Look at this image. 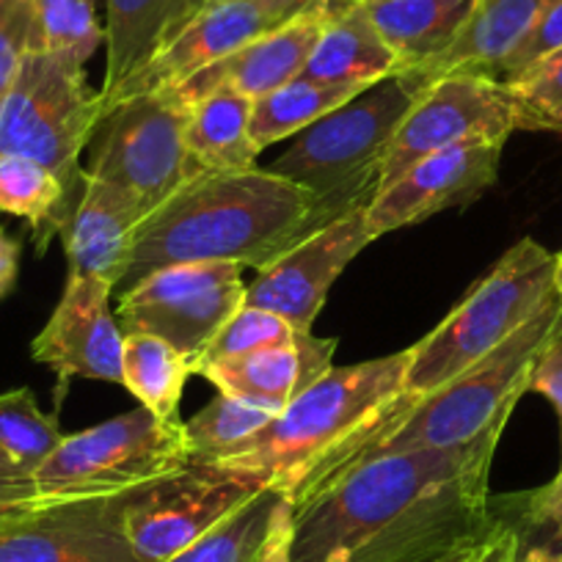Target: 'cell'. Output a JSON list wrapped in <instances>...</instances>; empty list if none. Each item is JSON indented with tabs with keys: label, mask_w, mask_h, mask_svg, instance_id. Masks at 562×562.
Returning <instances> with one entry per match:
<instances>
[{
	"label": "cell",
	"mask_w": 562,
	"mask_h": 562,
	"mask_svg": "<svg viewBox=\"0 0 562 562\" xmlns=\"http://www.w3.org/2000/svg\"><path fill=\"white\" fill-rule=\"evenodd\" d=\"M188 108L171 94H135L116 102L94 130L86 175L119 188L155 213L186 182L202 175L186 144Z\"/></svg>",
	"instance_id": "obj_9"
},
{
	"label": "cell",
	"mask_w": 562,
	"mask_h": 562,
	"mask_svg": "<svg viewBox=\"0 0 562 562\" xmlns=\"http://www.w3.org/2000/svg\"><path fill=\"white\" fill-rule=\"evenodd\" d=\"M502 149L505 144H469L441 149L411 166L400 180L375 193L367 207L372 240L434 218L445 210H461L477 202L499 177Z\"/></svg>",
	"instance_id": "obj_17"
},
{
	"label": "cell",
	"mask_w": 562,
	"mask_h": 562,
	"mask_svg": "<svg viewBox=\"0 0 562 562\" xmlns=\"http://www.w3.org/2000/svg\"><path fill=\"white\" fill-rule=\"evenodd\" d=\"M20 270V243L0 229V299L12 293Z\"/></svg>",
	"instance_id": "obj_41"
},
{
	"label": "cell",
	"mask_w": 562,
	"mask_h": 562,
	"mask_svg": "<svg viewBox=\"0 0 562 562\" xmlns=\"http://www.w3.org/2000/svg\"><path fill=\"white\" fill-rule=\"evenodd\" d=\"M422 91L408 75L378 80L301 130L293 147L276 158L268 171L310 191L328 221L353 207H370L389 144Z\"/></svg>",
	"instance_id": "obj_6"
},
{
	"label": "cell",
	"mask_w": 562,
	"mask_h": 562,
	"mask_svg": "<svg viewBox=\"0 0 562 562\" xmlns=\"http://www.w3.org/2000/svg\"><path fill=\"white\" fill-rule=\"evenodd\" d=\"M557 47H562V0H557L554 7L543 14V20L529 31L527 40L499 64L494 78L502 80V83H510L518 75H524L535 64L543 61Z\"/></svg>",
	"instance_id": "obj_37"
},
{
	"label": "cell",
	"mask_w": 562,
	"mask_h": 562,
	"mask_svg": "<svg viewBox=\"0 0 562 562\" xmlns=\"http://www.w3.org/2000/svg\"><path fill=\"white\" fill-rule=\"evenodd\" d=\"M180 425H166L144 405L80 434L64 436L50 458L36 469L40 496L119 494L155 483L188 467Z\"/></svg>",
	"instance_id": "obj_8"
},
{
	"label": "cell",
	"mask_w": 562,
	"mask_h": 562,
	"mask_svg": "<svg viewBox=\"0 0 562 562\" xmlns=\"http://www.w3.org/2000/svg\"><path fill=\"white\" fill-rule=\"evenodd\" d=\"M262 474L188 463L155 483L138 485L124 510V527L138 562H169L213 532L262 488Z\"/></svg>",
	"instance_id": "obj_11"
},
{
	"label": "cell",
	"mask_w": 562,
	"mask_h": 562,
	"mask_svg": "<svg viewBox=\"0 0 562 562\" xmlns=\"http://www.w3.org/2000/svg\"><path fill=\"white\" fill-rule=\"evenodd\" d=\"M557 0H480L477 12L450 47L434 61L408 69L419 89L452 72H483L494 78L499 64L521 45Z\"/></svg>",
	"instance_id": "obj_21"
},
{
	"label": "cell",
	"mask_w": 562,
	"mask_h": 562,
	"mask_svg": "<svg viewBox=\"0 0 562 562\" xmlns=\"http://www.w3.org/2000/svg\"><path fill=\"white\" fill-rule=\"evenodd\" d=\"M337 339L299 331L290 342L270 345L237 359L213 361L199 370L218 392L248 405L281 414L290 403L331 372Z\"/></svg>",
	"instance_id": "obj_19"
},
{
	"label": "cell",
	"mask_w": 562,
	"mask_h": 562,
	"mask_svg": "<svg viewBox=\"0 0 562 562\" xmlns=\"http://www.w3.org/2000/svg\"><path fill=\"white\" fill-rule=\"evenodd\" d=\"M516 562H562V551H546V549H521Z\"/></svg>",
	"instance_id": "obj_43"
},
{
	"label": "cell",
	"mask_w": 562,
	"mask_h": 562,
	"mask_svg": "<svg viewBox=\"0 0 562 562\" xmlns=\"http://www.w3.org/2000/svg\"><path fill=\"white\" fill-rule=\"evenodd\" d=\"M196 364L153 334H124L122 386L166 425H180V400Z\"/></svg>",
	"instance_id": "obj_26"
},
{
	"label": "cell",
	"mask_w": 562,
	"mask_h": 562,
	"mask_svg": "<svg viewBox=\"0 0 562 562\" xmlns=\"http://www.w3.org/2000/svg\"><path fill=\"white\" fill-rule=\"evenodd\" d=\"M403 72L392 47L381 40L361 0H331L328 18L301 78L370 89Z\"/></svg>",
	"instance_id": "obj_22"
},
{
	"label": "cell",
	"mask_w": 562,
	"mask_h": 562,
	"mask_svg": "<svg viewBox=\"0 0 562 562\" xmlns=\"http://www.w3.org/2000/svg\"><path fill=\"white\" fill-rule=\"evenodd\" d=\"M135 488L40 496L0 518V562H138L124 527Z\"/></svg>",
	"instance_id": "obj_13"
},
{
	"label": "cell",
	"mask_w": 562,
	"mask_h": 562,
	"mask_svg": "<svg viewBox=\"0 0 562 562\" xmlns=\"http://www.w3.org/2000/svg\"><path fill=\"white\" fill-rule=\"evenodd\" d=\"M75 204L78 199L50 169L23 155H0V210L29 221L40 251L61 235Z\"/></svg>",
	"instance_id": "obj_27"
},
{
	"label": "cell",
	"mask_w": 562,
	"mask_h": 562,
	"mask_svg": "<svg viewBox=\"0 0 562 562\" xmlns=\"http://www.w3.org/2000/svg\"><path fill=\"white\" fill-rule=\"evenodd\" d=\"M100 119V91L89 86L83 64L31 50L0 97V155L36 160L80 199V153L94 138Z\"/></svg>",
	"instance_id": "obj_7"
},
{
	"label": "cell",
	"mask_w": 562,
	"mask_h": 562,
	"mask_svg": "<svg viewBox=\"0 0 562 562\" xmlns=\"http://www.w3.org/2000/svg\"><path fill=\"white\" fill-rule=\"evenodd\" d=\"M276 414L248 405L243 400L218 392L213 403L204 405L199 414L182 422L188 458L191 463H218L226 456L246 445L257 430H262Z\"/></svg>",
	"instance_id": "obj_29"
},
{
	"label": "cell",
	"mask_w": 562,
	"mask_h": 562,
	"mask_svg": "<svg viewBox=\"0 0 562 562\" xmlns=\"http://www.w3.org/2000/svg\"><path fill=\"white\" fill-rule=\"evenodd\" d=\"M213 3H221V0H177L175 18H171V25H169V31H166V40H164V45H166V42L171 40V36H177V34H180V31L186 29V25L191 23V20L196 18L199 12H202V9L213 7ZM164 45H160V47H164ZM160 47H158V50H160Z\"/></svg>",
	"instance_id": "obj_42"
},
{
	"label": "cell",
	"mask_w": 562,
	"mask_h": 562,
	"mask_svg": "<svg viewBox=\"0 0 562 562\" xmlns=\"http://www.w3.org/2000/svg\"><path fill=\"white\" fill-rule=\"evenodd\" d=\"M326 224L310 191L268 169L202 171L140 221L113 293H127L171 265L237 262L262 270Z\"/></svg>",
	"instance_id": "obj_2"
},
{
	"label": "cell",
	"mask_w": 562,
	"mask_h": 562,
	"mask_svg": "<svg viewBox=\"0 0 562 562\" xmlns=\"http://www.w3.org/2000/svg\"><path fill=\"white\" fill-rule=\"evenodd\" d=\"M505 428L350 467L293 505V562H447L461 554L494 524L488 477Z\"/></svg>",
	"instance_id": "obj_1"
},
{
	"label": "cell",
	"mask_w": 562,
	"mask_h": 562,
	"mask_svg": "<svg viewBox=\"0 0 562 562\" xmlns=\"http://www.w3.org/2000/svg\"><path fill=\"white\" fill-rule=\"evenodd\" d=\"M507 513H499L516 527L521 549L562 551V488H535L502 499Z\"/></svg>",
	"instance_id": "obj_35"
},
{
	"label": "cell",
	"mask_w": 562,
	"mask_h": 562,
	"mask_svg": "<svg viewBox=\"0 0 562 562\" xmlns=\"http://www.w3.org/2000/svg\"><path fill=\"white\" fill-rule=\"evenodd\" d=\"M554 257L557 254L546 251L532 237L507 248L505 257L463 295L461 304L428 337L408 348L403 392L370 425L434 394L532 321L557 295Z\"/></svg>",
	"instance_id": "obj_4"
},
{
	"label": "cell",
	"mask_w": 562,
	"mask_h": 562,
	"mask_svg": "<svg viewBox=\"0 0 562 562\" xmlns=\"http://www.w3.org/2000/svg\"><path fill=\"white\" fill-rule=\"evenodd\" d=\"M64 434L56 416L42 414L31 389L0 394V450L31 477L56 452Z\"/></svg>",
	"instance_id": "obj_30"
},
{
	"label": "cell",
	"mask_w": 562,
	"mask_h": 562,
	"mask_svg": "<svg viewBox=\"0 0 562 562\" xmlns=\"http://www.w3.org/2000/svg\"><path fill=\"white\" fill-rule=\"evenodd\" d=\"M505 86L516 105L518 130H549L562 135V47Z\"/></svg>",
	"instance_id": "obj_33"
},
{
	"label": "cell",
	"mask_w": 562,
	"mask_h": 562,
	"mask_svg": "<svg viewBox=\"0 0 562 562\" xmlns=\"http://www.w3.org/2000/svg\"><path fill=\"white\" fill-rule=\"evenodd\" d=\"M372 243L367 207L348 210L281 254L246 288V304L281 315L295 331H312L334 281Z\"/></svg>",
	"instance_id": "obj_15"
},
{
	"label": "cell",
	"mask_w": 562,
	"mask_h": 562,
	"mask_svg": "<svg viewBox=\"0 0 562 562\" xmlns=\"http://www.w3.org/2000/svg\"><path fill=\"white\" fill-rule=\"evenodd\" d=\"M254 100L237 91H213L188 108L186 144L202 171L237 175L259 169L262 149L251 135Z\"/></svg>",
	"instance_id": "obj_24"
},
{
	"label": "cell",
	"mask_w": 562,
	"mask_h": 562,
	"mask_svg": "<svg viewBox=\"0 0 562 562\" xmlns=\"http://www.w3.org/2000/svg\"><path fill=\"white\" fill-rule=\"evenodd\" d=\"M405 367L408 348L361 364L331 367L246 445L210 467L262 474L290 496L312 467L367 428L403 392Z\"/></svg>",
	"instance_id": "obj_5"
},
{
	"label": "cell",
	"mask_w": 562,
	"mask_h": 562,
	"mask_svg": "<svg viewBox=\"0 0 562 562\" xmlns=\"http://www.w3.org/2000/svg\"><path fill=\"white\" fill-rule=\"evenodd\" d=\"M562 328V301L551 299L538 315L524 323L510 339L499 345L467 372L452 378L428 397L405 405L397 414L359 430L323 458L290 494L293 505L304 502L323 485L331 483L356 463H364L392 452L428 450V447H456L477 439L494 425H507L518 400L529 392V375Z\"/></svg>",
	"instance_id": "obj_3"
},
{
	"label": "cell",
	"mask_w": 562,
	"mask_h": 562,
	"mask_svg": "<svg viewBox=\"0 0 562 562\" xmlns=\"http://www.w3.org/2000/svg\"><path fill=\"white\" fill-rule=\"evenodd\" d=\"M529 392H538L554 405V411L560 414L562 425V328L551 337V342L546 345L543 353L538 356L532 367V375H529ZM549 488H562V463L557 477L551 480Z\"/></svg>",
	"instance_id": "obj_38"
},
{
	"label": "cell",
	"mask_w": 562,
	"mask_h": 562,
	"mask_svg": "<svg viewBox=\"0 0 562 562\" xmlns=\"http://www.w3.org/2000/svg\"><path fill=\"white\" fill-rule=\"evenodd\" d=\"M113 288L97 276H67L61 301L31 345L36 361L58 375L56 403L72 378L122 383L124 334L111 315Z\"/></svg>",
	"instance_id": "obj_16"
},
{
	"label": "cell",
	"mask_w": 562,
	"mask_h": 562,
	"mask_svg": "<svg viewBox=\"0 0 562 562\" xmlns=\"http://www.w3.org/2000/svg\"><path fill=\"white\" fill-rule=\"evenodd\" d=\"M243 265L193 262L155 270L119 295L122 334H153L196 364L224 323L246 304Z\"/></svg>",
	"instance_id": "obj_10"
},
{
	"label": "cell",
	"mask_w": 562,
	"mask_h": 562,
	"mask_svg": "<svg viewBox=\"0 0 562 562\" xmlns=\"http://www.w3.org/2000/svg\"><path fill=\"white\" fill-rule=\"evenodd\" d=\"M516 105L502 80L483 72H452L430 83L405 113L389 144L378 193L428 155L469 144H507Z\"/></svg>",
	"instance_id": "obj_12"
},
{
	"label": "cell",
	"mask_w": 562,
	"mask_h": 562,
	"mask_svg": "<svg viewBox=\"0 0 562 562\" xmlns=\"http://www.w3.org/2000/svg\"><path fill=\"white\" fill-rule=\"evenodd\" d=\"M251 562H293V499L281 494L270 513L268 532L254 551Z\"/></svg>",
	"instance_id": "obj_39"
},
{
	"label": "cell",
	"mask_w": 562,
	"mask_h": 562,
	"mask_svg": "<svg viewBox=\"0 0 562 562\" xmlns=\"http://www.w3.org/2000/svg\"><path fill=\"white\" fill-rule=\"evenodd\" d=\"M105 42L94 14V0H36L34 50L58 53L83 64Z\"/></svg>",
	"instance_id": "obj_32"
},
{
	"label": "cell",
	"mask_w": 562,
	"mask_h": 562,
	"mask_svg": "<svg viewBox=\"0 0 562 562\" xmlns=\"http://www.w3.org/2000/svg\"><path fill=\"white\" fill-rule=\"evenodd\" d=\"M554 290L557 299L562 301V251L554 257Z\"/></svg>",
	"instance_id": "obj_44"
},
{
	"label": "cell",
	"mask_w": 562,
	"mask_h": 562,
	"mask_svg": "<svg viewBox=\"0 0 562 562\" xmlns=\"http://www.w3.org/2000/svg\"><path fill=\"white\" fill-rule=\"evenodd\" d=\"M361 86L348 83H317V80L295 78L281 89L254 100L251 108V135L259 149H268L276 140L299 135L312 127L317 119L337 111L345 102L361 94Z\"/></svg>",
	"instance_id": "obj_28"
},
{
	"label": "cell",
	"mask_w": 562,
	"mask_h": 562,
	"mask_svg": "<svg viewBox=\"0 0 562 562\" xmlns=\"http://www.w3.org/2000/svg\"><path fill=\"white\" fill-rule=\"evenodd\" d=\"M315 3L321 0H221L202 9L180 34L171 36L138 72L113 91L111 100L102 105V116L127 97L158 94L186 83L248 42L281 29Z\"/></svg>",
	"instance_id": "obj_14"
},
{
	"label": "cell",
	"mask_w": 562,
	"mask_h": 562,
	"mask_svg": "<svg viewBox=\"0 0 562 562\" xmlns=\"http://www.w3.org/2000/svg\"><path fill=\"white\" fill-rule=\"evenodd\" d=\"M36 0H0V97L34 50Z\"/></svg>",
	"instance_id": "obj_36"
},
{
	"label": "cell",
	"mask_w": 562,
	"mask_h": 562,
	"mask_svg": "<svg viewBox=\"0 0 562 562\" xmlns=\"http://www.w3.org/2000/svg\"><path fill=\"white\" fill-rule=\"evenodd\" d=\"M34 499H40L34 477L14 461H9L7 452L0 450V518Z\"/></svg>",
	"instance_id": "obj_40"
},
{
	"label": "cell",
	"mask_w": 562,
	"mask_h": 562,
	"mask_svg": "<svg viewBox=\"0 0 562 562\" xmlns=\"http://www.w3.org/2000/svg\"><path fill=\"white\" fill-rule=\"evenodd\" d=\"M328 3L331 0H321V3L306 9L304 14L293 18L281 29L248 42L240 50L221 58L213 67L202 69L193 78H188L186 83L166 91V94H171L186 108L204 100L213 91H237V94L259 100V97L281 89L290 80L301 78L317 45V36L326 25Z\"/></svg>",
	"instance_id": "obj_18"
},
{
	"label": "cell",
	"mask_w": 562,
	"mask_h": 562,
	"mask_svg": "<svg viewBox=\"0 0 562 562\" xmlns=\"http://www.w3.org/2000/svg\"><path fill=\"white\" fill-rule=\"evenodd\" d=\"M144 218L133 196L83 171V191L61 226L69 276H97L116 290Z\"/></svg>",
	"instance_id": "obj_20"
},
{
	"label": "cell",
	"mask_w": 562,
	"mask_h": 562,
	"mask_svg": "<svg viewBox=\"0 0 562 562\" xmlns=\"http://www.w3.org/2000/svg\"><path fill=\"white\" fill-rule=\"evenodd\" d=\"M105 80L100 102L105 105L113 91L138 72L164 45L175 18L177 0H105Z\"/></svg>",
	"instance_id": "obj_25"
},
{
	"label": "cell",
	"mask_w": 562,
	"mask_h": 562,
	"mask_svg": "<svg viewBox=\"0 0 562 562\" xmlns=\"http://www.w3.org/2000/svg\"><path fill=\"white\" fill-rule=\"evenodd\" d=\"M361 7L408 72L456 42L480 0H361Z\"/></svg>",
	"instance_id": "obj_23"
},
{
	"label": "cell",
	"mask_w": 562,
	"mask_h": 562,
	"mask_svg": "<svg viewBox=\"0 0 562 562\" xmlns=\"http://www.w3.org/2000/svg\"><path fill=\"white\" fill-rule=\"evenodd\" d=\"M295 334L299 331H295L281 315L243 304L240 310L224 323V328L215 334V339L210 342V348L204 350L202 361H199V370H202L204 364H213V361L237 359V356L254 353V350L270 348V345L290 342Z\"/></svg>",
	"instance_id": "obj_34"
},
{
	"label": "cell",
	"mask_w": 562,
	"mask_h": 562,
	"mask_svg": "<svg viewBox=\"0 0 562 562\" xmlns=\"http://www.w3.org/2000/svg\"><path fill=\"white\" fill-rule=\"evenodd\" d=\"M284 491L268 485L259 491L254 499H248L240 510L232 513L226 521H221L213 532L199 538L169 562H251L254 551L262 543L268 532L270 513Z\"/></svg>",
	"instance_id": "obj_31"
}]
</instances>
